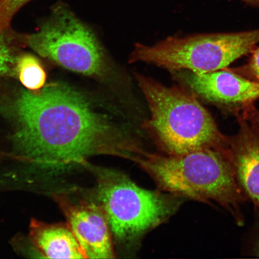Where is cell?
I'll list each match as a JSON object with an SVG mask.
<instances>
[{
    "instance_id": "obj_1",
    "label": "cell",
    "mask_w": 259,
    "mask_h": 259,
    "mask_svg": "<svg viewBox=\"0 0 259 259\" xmlns=\"http://www.w3.org/2000/svg\"><path fill=\"white\" fill-rule=\"evenodd\" d=\"M0 112L15 125L16 147L39 166L63 169L102 154L131 159L137 151L134 141L63 83L19 90L0 105Z\"/></svg>"
},
{
    "instance_id": "obj_2",
    "label": "cell",
    "mask_w": 259,
    "mask_h": 259,
    "mask_svg": "<svg viewBox=\"0 0 259 259\" xmlns=\"http://www.w3.org/2000/svg\"><path fill=\"white\" fill-rule=\"evenodd\" d=\"M133 161L164 190L206 203L214 202L244 224L241 206L245 196L236 181L228 154L205 149L182 155H160L142 150Z\"/></svg>"
},
{
    "instance_id": "obj_3",
    "label": "cell",
    "mask_w": 259,
    "mask_h": 259,
    "mask_svg": "<svg viewBox=\"0 0 259 259\" xmlns=\"http://www.w3.org/2000/svg\"><path fill=\"white\" fill-rule=\"evenodd\" d=\"M137 79L150 108L148 126L167 154L205 149L228 153L229 137L192 93L184 86L165 87L140 74Z\"/></svg>"
},
{
    "instance_id": "obj_4",
    "label": "cell",
    "mask_w": 259,
    "mask_h": 259,
    "mask_svg": "<svg viewBox=\"0 0 259 259\" xmlns=\"http://www.w3.org/2000/svg\"><path fill=\"white\" fill-rule=\"evenodd\" d=\"M258 44L259 29L171 37L154 46L136 45L131 62L153 63L174 72L206 73L228 68Z\"/></svg>"
},
{
    "instance_id": "obj_5",
    "label": "cell",
    "mask_w": 259,
    "mask_h": 259,
    "mask_svg": "<svg viewBox=\"0 0 259 259\" xmlns=\"http://www.w3.org/2000/svg\"><path fill=\"white\" fill-rule=\"evenodd\" d=\"M93 168L97 199L119 240L143 235L165 221L178 206L179 201L172 202L158 193L142 189L118 171Z\"/></svg>"
},
{
    "instance_id": "obj_6",
    "label": "cell",
    "mask_w": 259,
    "mask_h": 259,
    "mask_svg": "<svg viewBox=\"0 0 259 259\" xmlns=\"http://www.w3.org/2000/svg\"><path fill=\"white\" fill-rule=\"evenodd\" d=\"M20 39L68 70L96 78L106 75L105 54L95 34L63 3L53 6L37 32Z\"/></svg>"
},
{
    "instance_id": "obj_7",
    "label": "cell",
    "mask_w": 259,
    "mask_h": 259,
    "mask_svg": "<svg viewBox=\"0 0 259 259\" xmlns=\"http://www.w3.org/2000/svg\"><path fill=\"white\" fill-rule=\"evenodd\" d=\"M177 72L184 87L197 99L236 116L253 106L259 99V82L228 68L202 74L187 70Z\"/></svg>"
},
{
    "instance_id": "obj_8",
    "label": "cell",
    "mask_w": 259,
    "mask_h": 259,
    "mask_svg": "<svg viewBox=\"0 0 259 259\" xmlns=\"http://www.w3.org/2000/svg\"><path fill=\"white\" fill-rule=\"evenodd\" d=\"M61 206L85 258H115L111 229L102 207L93 203H72L61 199Z\"/></svg>"
},
{
    "instance_id": "obj_9",
    "label": "cell",
    "mask_w": 259,
    "mask_h": 259,
    "mask_svg": "<svg viewBox=\"0 0 259 259\" xmlns=\"http://www.w3.org/2000/svg\"><path fill=\"white\" fill-rule=\"evenodd\" d=\"M239 129L229 137L228 155L244 196L259 209V134L237 116Z\"/></svg>"
},
{
    "instance_id": "obj_10",
    "label": "cell",
    "mask_w": 259,
    "mask_h": 259,
    "mask_svg": "<svg viewBox=\"0 0 259 259\" xmlns=\"http://www.w3.org/2000/svg\"><path fill=\"white\" fill-rule=\"evenodd\" d=\"M30 230L31 241L45 257L85 258L82 248L68 225L47 224L34 220Z\"/></svg>"
},
{
    "instance_id": "obj_11",
    "label": "cell",
    "mask_w": 259,
    "mask_h": 259,
    "mask_svg": "<svg viewBox=\"0 0 259 259\" xmlns=\"http://www.w3.org/2000/svg\"><path fill=\"white\" fill-rule=\"evenodd\" d=\"M15 72L26 89L36 91L43 88L47 75L37 58L30 54L16 58Z\"/></svg>"
},
{
    "instance_id": "obj_12",
    "label": "cell",
    "mask_w": 259,
    "mask_h": 259,
    "mask_svg": "<svg viewBox=\"0 0 259 259\" xmlns=\"http://www.w3.org/2000/svg\"><path fill=\"white\" fill-rule=\"evenodd\" d=\"M32 0H0V33L9 31L12 19Z\"/></svg>"
},
{
    "instance_id": "obj_13",
    "label": "cell",
    "mask_w": 259,
    "mask_h": 259,
    "mask_svg": "<svg viewBox=\"0 0 259 259\" xmlns=\"http://www.w3.org/2000/svg\"><path fill=\"white\" fill-rule=\"evenodd\" d=\"M9 31L0 33V78L15 70L16 58L8 37Z\"/></svg>"
},
{
    "instance_id": "obj_14",
    "label": "cell",
    "mask_w": 259,
    "mask_h": 259,
    "mask_svg": "<svg viewBox=\"0 0 259 259\" xmlns=\"http://www.w3.org/2000/svg\"><path fill=\"white\" fill-rule=\"evenodd\" d=\"M248 62L244 66L236 68H228L240 75L248 79L259 82V47L254 49Z\"/></svg>"
},
{
    "instance_id": "obj_15",
    "label": "cell",
    "mask_w": 259,
    "mask_h": 259,
    "mask_svg": "<svg viewBox=\"0 0 259 259\" xmlns=\"http://www.w3.org/2000/svg\"><path fill=\"white\" fill-rule=\"evenodd\" d=\"M239 115L244 118L259 134V109H255L254 106H252Z\"/></svg>"
},
{
    "instance_id": "obj_16",
    "label": "cell",
    "mask_w": 259,
    "mask_h": 259,
    "mask_svg": "<svg viewBox=\"0 0 259 259\" xmlns=\"http://www.w3.org/2000/svg\"><path fill=\"white\" fill-rule=\"evenodd\" d=\"M247 4L254 6V7H258L259 6V0H242Z\"/></svg>"
},
{
    "instance_id": "obj_17",
    "label": "cell",
    "mask_w": 259,
    "mask_h": 259,
    "mask_svg": "<svg viewBox=\"0 0 259 259\" xmlns=\"http://www.w3.org/2000/svg\"><path fill=\"white\" fill-rule=\"evenodd\" d=\"M253 254L255 256L259 257V239L255 242L253 248Z\"/></svg>"
}]
</instances>
